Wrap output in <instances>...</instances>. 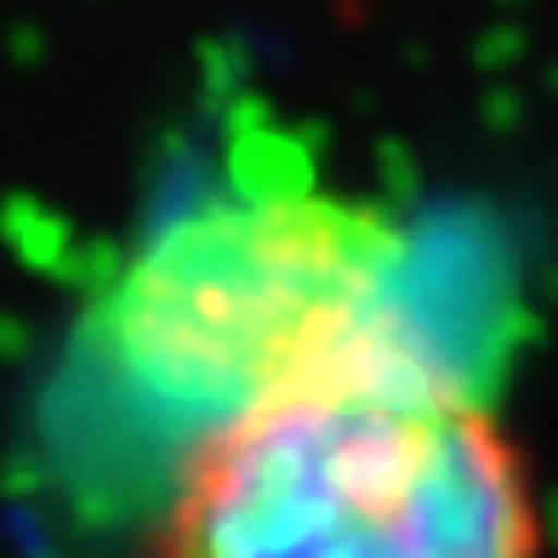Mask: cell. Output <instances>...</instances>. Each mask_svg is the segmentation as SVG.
<instances>
[{
  "mask_svg": "<svg viewBox=\"0 0 558 558\" xmlns=\"http://www.w3.org/2000/svg\"><path fill=\"white\" fill-rule=\"evenodd\" d=\"M507 331L478 234L240 171L166 199L63 325L35 388V462L74 507L125 513L251 404L399 348L501 371Z\"/></svg>",
  "mask_w": 558,
  "mask_h": 558,
  "instance_id": "obj_1",
  "label": "cell"
},
{
  "mask_svg": "<svg viewBox=\"0 0 558 558\" xmlns=\"http://www.w3.org/2000/svg\"><path fill=\"white\" fill-rule=\"evenodd\" d=\"M148 558H547V501L496 365L399 348L194 439Z\"/></svg>",
  "mask_w": 558,
  "mask_h": 558,
  "instance_id": "obj_2",
  "label": "cell"
}]
</instances>
